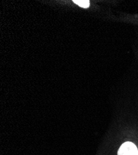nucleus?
Returning <instances> with one entry per match:
<instances>
[{
  "label": "nucleus",
  "mask_w": 138,
  "mask_h": 155,
  "mask_svg": "<svg viewBox=\"0 0 138 155\" xmlns=\"http://www.w3.org/2000/svg\"><path fill=\"white\" fill-rule=\"evenodd\" d=\"M138 151L136 145L131 142H125L120 148L118 155H137Z\"/></svg>",
  "instance_id": "nucleus-1"
},
{
  "label": "nucleus",
  "mask_w": 138,
  "mask_h": 155,
  "mask_svg": "<svg viewBox=\"0 0 138 155\" xmlns=\"http://www.w3.org/2000/svg\"><path fill=\"white\" fill-rule=\"evenodd\" d=\"M73 2L75 4H76L78 6L84 8H89L90 5L89 1H87V0H74Z\"/></svg>",
  "instance_id": "nucleus-2"
}]
</instances>
